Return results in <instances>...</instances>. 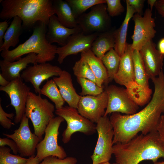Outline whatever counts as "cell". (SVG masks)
Masks as SVG:
<instances>
[{
    "label": "cell",
    "instance_id": "6da1fadb",
    "mask_svg": "<svg viewBox=\"0 0 164 164\" xmlns=\"http://www.w3.org/2000/svg\"><path fill=\"white\" fill-rule=\"evenodd\" d=\"M154 91L147 105L138 112L130 115L112 113L109 119L114 131L113 143L128 142L140 132L144 135L157 132L162 114L164 113V73L151 78Z\"/></svg>",
    "mask_w": 164,
    "mask_h": 164
},
{
    "label": "cell",
    "instance_id": "7a4b0ae2",
    "mask_svg": "<svg viewBox=\"0 0 164 164\" xmlns=\"http://www.w3.org/2000/svg\"><path fill=\"white\" fill-rule=\"evenodd\" d=\"M113 154L117 164H138L146 160L154 163L164 158V146L158 132L141 134L126 143L114 144Z\"/></svg>",
    "mask_w": 164,
    "mask_h": 164
},
{
    "label": "cell",
    "instance_id": "3957f363",
    "mask_svg": "<svg viewBox=\"0 0 164 164\" xmlns=\"http://www.w3.org/2000/svg\"><path fill=\"white\" fill-rule=\"evenodd\" d=\"M0 18L6 20L18 16L23 28L29 29L37 22L47 26L50 17L54 15L50 0H2Z\"/></svg>",
    "mask_w": 164,
    "mask_h": 164
},
{
    "label": "cell",
    "instance_id": "277c9868",
    "mask_svg": "<svg viewBox=\"0 0 164 164\" xmlns=\"http://www.w3.org/2000/svg\"><path fill=\"white\" fill-rule=\"evenodd\" d=\"M47 26L41 22L35 26L32 34L24 42L12 50L1 52V55L3 60L13 62L25 54L34 53L38 56V63L53 60L56 54L57 47L47 40Z\"/></svg>",
    "mask_w": 164,
    "mask_h": 164
},
{
    "label": "cell",
    "instance_id": "5b68a950",
    "mask_svg": "<svg viewBox=\"0 0 164 164\" xmlns=\"http://www.w3.org/2000/svg\"><path fill=\"white\" fill-rule=\"evenodd\" d=\"M55 108L53 104L40 94L29 93L25 115L31 120L34 133L41 139L50 120L54 118Z\"/></svg>",
    "mask_w": 164,
    "mask_h": 164
},
{
    "label": "cell",
    "instance_id": "8992f818",
    "mask_svg": "<svg viewBox=\"0 0 164 164\" xmlns=\"http://www.w3.org/2000/svg\"><path fill=\"white\" fill-rule=\"evenodd\" d=\"M55 114L62 117L67 123L66 128L62 134L63 143H68L72 135L79 132L86 135H90L96 132V125L89 119L81 115L77 109L69 106H63L56 109Z\"/></svg>",
    "mask_w": 164,
    "mask_h": 164
},
{
    "label": "cell",
    "instance_id": "52a82bcc",
    "mask_svg": "<svg viewBox=\"0 0 164 164\" xmlns=\"http://www.w3.org/2000/svg\"><path fill=\"white\" fill-rule=\"evenodd\" d=\"M98 134L97 142L91 157L92 164H100L108 162L113 154L114 131L107 116L101 118L96 123Z\"/></svg>",
    "mask_w": 164,
    "mask_h": 164
},
{
    "label": "cell",
    "instance_id": "ba28073f",
    "mask_svg": "<svg viewBox=\"0 0 164 164\" xmlns=\"http://www.w3.org/2000/svg\"><path fill=\"white\" fill-rule=\"evenodd\" d=\"M64 121L62 117L58 116L50 120L45 130L44 138L36 147V155L40 162L46 157L50 156L61 159L67 157L64 149L58 143L59 128L61 123Z\"/></svg>",
    "mask_w": 164,
    "mask_h": 164
},
{
    "label": "cell",
    "instance_id": "9c48e42d",
    "mask_svg": "<svg viewBox=\"0 0 164 164\" xmlns=\"http://www.w3.org/2000/svg\"><path fill=\"white\" fill-rule=\"evenodd\" d=\"M82 32L86 35L101 33L111 28V20L106 3L95 5L88 13H84L77 19Z\"/></svg>",
    "mask_w": 164,
    "mask_h": 164
},
{
    "label": "cell",
    "instance_id": "30bf717a",
    "mask_svg": "<svg viewBox=\"0 0 164 164\" xmlns=\"http://www.w3.org/2000/svg\"><path fill=\"white\" fill-rule=\"evenodd\" d=\"M152 11L147 8L143 16L137 13L133 15L132 20L135 26L132 36V47L134 50L139 51L146 43L152 40L156 32L155 19L152 17Z\"/></svg>",
    "mask_w": 164,
    "mask_h": 164
},
{
    "label": "cell",
    "instance_id": "8fae6325",
    "mask_svg": "<svg viewBox=\"0 0 164 164\" xmlns=\"http://www.w3.org/2000/svg\"><path fill=\"white\" fill-rule=\"evenodd\" d=\"M13 132L11 134L3 133V135L15 142L20 156L29 157L35 155L37 146L42 139L31 132L29 127V118L25 115L19 128Z\"/></svg>",
    "mask_w": 164,
    "mask_h": 164
},
{
    "label": "cell",
    "instance_id": "7c38bea8",
    "mask_svg": "<svg viewBox=\"0 0 164 164\" xmlns=\"http://www.w3.org/2000/svg\"><path fill=\"white\" fill-rule=\"evenodd\" d=\"M105 91L108 102L104 116L114 112L130 115L137 112L139 106L130 98L125 89L112 84L107 87Z\"/></svg>",
    "mask_w": 164,
    "mask_h": 164
},
{
    "label": "cell",
    "instance_id": "4fadbf2b",
    "mask_svg": "<svg viewBox=\"0 0 164 164\" xmlns=\"http://www.w3.org/2000/svg\"><path fill=\"white\" fill-rule=\"evenodd\" d=\"M30 90L21 77L11 81L6 87H0V91L8 95L10 100V104L15 109L14 121L16 124L20 122L25 114L26 102Z\"/></svg>",
    "mask_w": 164,
    "mask_h": 164
},
{
    "label": "cell",
    "instance_id": "5bb4252c",
    "mask_svg": "<svg viewBox=\"0 0 164 164\" xmlns=\"http://www.w3.org/2000/svg\"><path fill=\"white\" fill-rule=\"evenodd\" d=\"M108 102V95L105 91L96 96H81L77 109L82 116L96 123L104 116Z\"/></svg>",
    "mask_w": 164,
    "mask_h": 164
},
{
    "label": "cell",
    "instance_id": "9a60e30c",
    "mask_svg": "<svg viewBox=\"0 0 164 164\" xmlns=\"http://www.w3.org/2000/svg\"><path fill=\"white\" fill-rule=\"evenodd\" d=\"M60 67L49 63L36 64L27 67L21 74V78L33 86L35 92L41 94L40 86L44 80L53 76H58L62 72Z\"/></svg>",
    "mask_w": 164,
    "mask_h": 164
},
{
    "label": "cell",
    "instance_id": "2e32d148",
    "mask_svg": "<svg viewBox=\"0 0 164 164\" xmlns=\"http://www.w3.org/2000/svg\"><path fill=\"white\" fill-rule=\"evenodd\" d=\"M98 34L86 35L81 32L70 36L65 46L57 48L58 63H62L64 59L68 56L91 49L93 42Z\"/></svg>",
    "mask_w": 164,
    "mask_h": 164
},
{
    "label": "cell",
    "instance_id": "e0dca14e",
    "mask_svg": "<svg viewBox=\"0 0 164 164\" xmlns=\"http://www.w3.org/2000/svg\"><path fill=\"white\" fill-rule=\"evenodd\" d=\"M156 46L152 40L139 51L149 79L158 76L163 70L164 55L156 49Z\"/></svg>",
    "mask_w": 164,
    "mask_h": 164
},
{
    "label": "cell",
    "instance_id": "ac0fdd59",
    "mask_svg": "<svg viewBox=\"0 0 164 164\" xmlns=\"http://www.w3.org/2000/svg\"><path fill=\"white\" fill-rule=\"evenodd\" d=\"M47 26L48 29L46 37L48 41L51 44L58 43L62 46L66 44L70 36L82 32L79 26L73 28L65 26L59 21L57 16L54 14L50 18Z\"/></svg>",
    "mask_w": 164,
    "mask_h": 164
},
{
    "label": "cell",
    "instance_id": "d6986e66",
    "mask_svg": "<svg viewBox=\"0 0 164 164\" xmlns=\"http://www.w3.org/2000/svg\"><path fill=\"white\" fill-rule=\"evenodd\" d=\"M38 57L34 53L27 54L15 61L9 62L4 60L0 61V69L2 75L9 82L20 77V73L26 69L28 65L38 63Z\"/></svg>",
    "mask_w": 164,
    "mask_h": 164
},
{
    "label": "cell",
    "instance_id": "ffe728a7",
    "mask_svg": "<svg viewBox=\"0 0 164 164\" xmlns=\"http://www.w3.org/2000/svg\"><path fill=\"white\" fill-rule=\"evenodd\" d=\"M134 50L132 44L127 43L124 53L121 56L118 71L114 78L115 82L121 85L125 86L128 83L135 80L133 60Z\"/></svg>",
    "mask_w": 164,
    "mask_h": 164
},
{
    "label": "cell",
    "instance_id": "44dd1931",
    "mask_svg": "<svg viewBox=\"0 0 164 164\" xmlns=\"http://www.w3.org/2000/svg\"><path fill=\"white\" fill-rule=\"evenodd\" d=\"M53 79L58 86L65 101L69 106L77 109L81 96L76 92L70 73L63 70L58 77H53Z\"/></svg>",
    "mask_w": 164,
    "mask_h": 164
},
{
    "label": "cell",
    "instance_id": "7402d4cb",
    "mask_svg": "<svg viewBox=\"0 0 164 164\" xmlns=\"http://www.w3.org/2000/svg\"><path fill=\"white\" fill-rule=\"evenodd\" d=\"M81 57L88 63L97 80L98 86L102 87L103 84L108 82L107 70L101 59L97 57L91 49L81 53Z\"/></svg>",
    "mask_w": 164,
    "mask_h": 164
},
{
    "label": "cell",
    "instance_id": "603a6c76",
    "mask_svg": "<svg viewBox=\"0 0 164 164\" xmlns=\"http://www.w3.org/2000/svg\"><path fill=\"white\" fill-rule=\"evenodd\" d=\"M116 29L109 30L98 34L92 44L91 50L97 57L101 59L108 51L114 47Z\"/></svg>",
    "mask_w": 164,
    "mask_h": 164
},
{
    "label": "cell",
    "instance_id": "cb8c5ba5",
    "mask_svg": "<svg viewBox=\"0 0 164 164\" xmlns=\"http://www.w3.org/2000/svg\"><path fill=\"white\" fill-rule=\"evenodd\" d=\"M52 6L54 14L57 15L59 20L64 26L70 28L78 26L77 19L71 7L66 0H53Z\"/></svg>",
    "mask_w": 164,
    "mask_h": 164
},
{
    "label": "cell",
    "instance_id": "d4e9b609",
    "mask_svg": "<svg viewBox=\"0 0 164 164\" xmlns=\"http://www.w3.org/2000/svg\"><path fill=\"white\" fill-rule=\"evenodd\" d=\"M126 12L125 19L120 27L115 31V50L121 56L124 53L128 25L130 19L136 13L135 10L126 3Z\"/></svg>",
    "mask_w": 164,
    "mask_h": 164
},
{
    "label": "cell",
    "instance_id": "484cf974",
    "mask_svg": "<svg viewBox=\"0 0 164 164\" xmlns=\"http://www.w3.org/2000/svg\"><path fill=\"white\" fill-rule=\"evenodd\" d=\"M125 87L130 98L138 106H143L150 101L152 91L149 87H144L135 80L128 83Z\"/></svg>",
    "mask_w": 164,
    "mask_h": 164
},
{
    "label": "cell",
    "instance_id": "4316f807",
    "mask_svg": "<svg viewBox=\"0 0 164 164\" xmlns=\"http://www.w3.org/2000/svg\"><path fill=\"white\" fill-rule=\"evenodd\" d=\"M22 21L18 16L13 18L4 37L3 43L0 46V51L9 50L11 46L15 47L19 42L22 29Z\"/></svg>",
    "mask_w": 164,
    "mask_h": 164
},
{
    "label": "cell",
    "instance_id": "83f0119b",
    "mask_svg": "<svg viewBox=\"0 0 164 164\" xmlns=\"http://www.w3.org/2000/svg\"><path fill=\"white\" fill-rule=\"evenodd\" d=\"M135 81L142 86L149 88V79L139 51L134 50L133 53Z\"/></svg>",
    "mask_w": 164,
    "mask_h": 164
},
{
    "label": "cell",
    "instance_id": "f1b7e54d",
    "mask_svg": "<svg viewBox=\"0 0 164 164\" xmlns=\"http://www.w3.org/2000/svg\"><path fill=\"white\" fill-rule=\"evenodd\" d=\"M40 93L41 94L46 96L54 103L56 109L63 106L65 101L53 79L47 81L41 89Z\"/></svg>",
    "mask_w": 164,
    "mask_h": 164
},
{
    "label": "cell",
    "instance_id": "f546056e",
    "mask_svg": "<svg viewBox=\"0 0 164 164\" xmlns=\"http://www.w3.org/2000/svg\"><path fill=\"white\" fill-rule=\"evenodd\" d=\"M120 58L114 49L112 48L107 52L101 59L107 70L109 83L114 80L118 71Z\"/></svg>",
    "mask_w": 164,
    "mask_h": 164
},
{
    "label": "cell",
    "instance_id": "4dcf8cb0",
    "mask_svg": "<svg viewBox=\"0 0 164 164\" xmlns=\"http://www.w3.org/2000/svg\"><path fill=\"white\" fill-rule=\"evenodd\" d=\"M77 19L86 10L93 6L101 3H106V0H66Z\"/></svg>",
    "mask_w": 164,
    "mask_h": 164
},
{
    "label": "cell",
    "instance_id": "1f68e13d",
    "mask_svg": "<svg viewBox=\"0 0 164 164\" xmlns=\"http://www.w3.org/2000/svg\"><path fill=\"white\" fill-rule=\"evenodd\" d=\"M73 70V73L77 77H83L89 79L98 86L97 80L90 66L82 58L80 57V60L75 62Z\"/></svg>",
    "mask_w": 164,
    "mask_h": 164
},
{
    "label": "cell",
    "instance_id": "d6a6232c",
    "mask_svg": "<svg viewBox=\"0 0 164 164\" xmlns=\"http://www.w3.org/2000/svg\"><path fill=\"white\" fill-rule=\"evenodd\" d=\"M80 84L82 91L80 96H96L102 93L104 91L102 87L99 86L96 84L89 79L83 77H77Z\"/></svg>",
    "mask_w": 164,
    "mask_h": 164
},
{
    "label": "cell",
    "instance_id": "836d02e7",
    "mask_svg": "<svg viewBox=\"0 0 164 164\" xmlns=\"http://www.w3.org/2000/svg\"><path fill=\"white\" fill-rule=\"evenodd\" d=\"M11 149L5 146L0 147V164H26L28 158L10 153Z\"/></svg>",
    "mask_w": 164,
    "mask_h": 164
},
{
    "label": "cell",
    "instance_id": "e575fe53",
    "mask_svg": "<svg viewBox=\"0 0 164 164\" xmlns=\"http://www.w3.org/2000/svg\"><path fill=\"white\" fill-rule=\"evenodd\" d=\"M107 10L110 17L120 15L125 11V8L120 0H106Z\"/></svg>",
    "mask_w": 164,
    "mask_h": 164
},
{
    "label": "cell",
    "instance_id": "d590c367",
    "mask_svg": "<svg viewBox=\"0 0 164 164\" xmlns=\"http://www.w3.org/2000/svg\"><path fill=\"white\" fill-rule=\"evenodd\" d=\"M77 160L73 157H68L63 159L50 156L45 158L40 164H76Z\"/></svg>",
    "mask_w": 164,
    "mask_h": 164
},
{
    "label": "cell",
    "instance_id": "8d00e7d4",
    "mask_svg": "<svg viewBox=\"0 0 164 164\" xmlns=\"http://www.w3.org/2000/svg\"><path fill=\"white\" fill-rule=\"evenodd\" d=\"M0 101V124L4 128L10 129L15 124L11 119H12L15 116L13 113H8L6 112L3 109Z\"/></svg>",
    "mask_w": 164,
    "mask_h": 164
},
{
    "label": "cell",
    "instance_id": "74e56055",
    "mask_svg": "<svg viewBox=\"0 0 164 164\" xmlns=\"http://www.w3.org/2000/svg\"><path fill=\"white\" fill-rule=\"evenodd\" d=\"M144 0H126V3L131 6L135 11V13L143 15L144 13L143 9L144 7Z\"/></svg>",
    "mask_w": 164,
    "mask_h": 164
},
{
    "label": "cell",
    "instance_id": "f35d334b",
    "mask_svg": "<svg viewBox=\"0 0 164 164\" xmlns=\"http://www.w3.org/2000/svg\"><path fill=\"white\" fill-rule=\"evenodd\" d=\"M6 145L9 147L15 154L16 155L19 152L17 145L14 140L8 138H1L0 146H5Z\"/></svg>",
    "mask_w": 164,
    "mask_h": 164
},
{
    "label": "cell",
    "instance_id": "ab89813d",
    "mask_svg": "<svg viewBox=\"0 0 164 164\" xmlns=\"http://www.w3.org/2000/svg\"><path fill=\"white\" fill-rule=\"evenodd\" d=\"M8 27V23L6 20L0 22V46L3 43L4 37Z\"/></svg>",
    "mask_w": 164,
    "mask_h": 164
},
{
    "label": "cell",
    "instance_id": "60d3db41",
    "mask_svg": "<svg viewBox=\"0 0 164 164\" xmlns=\"http://www.w3.org/2000/svg\"><path fill=\"white\" fill-rule=\"evenodd\" d=\"M157 132L164 146V114L161 116L158 127Z\"/></svg>",
    "mask_w": 164,
    "mask_h": 164
},
{
    "label": "cell",
    "instance_id": "b9f144b4",
    "mask_svg": "<svg viewBox=\"0 0 164 164\" xmlns=\"http://www.w3.org/2000/svg\"><path fill=\"white\" fill-rule=\"evenodd\" d=\"M154 6L158 13L163 18L164 22V0H156Z\"/></svg>",
    "mask_w": 164,
    "mask_h": 164
},
{
    "label": "cell",
    "instance_id": "7bdbcfd3",
    "mask_svg": "<svg viewBox=\"0 0 164 164\" xmlns=\"http://www.w3.org/2000/svg\"><path fill=\"white\" fill-rule=\"evenodd\" d=\"M40 162L36 155H34L28 158L26 164H40Z\"/></svg>",
    "mask_w": 164,
    "mask_h": 164
},
{
    "label": "cell",
    "instance_id": "ee69618b",
    "mask_svg": "<svg viewBox=\"0 0 164 164\" xmlns=\"http://www.w3.org/2000/svg\"><path fill=\"white\" fill-rule=\"evenodd\" d=\"M158 47L160 53L164 55V37L162 38L159 42Z\"/></svg>",
    "mask_w": 164,
    "mask_h": 164
},
{
    "label": "cell",
    "instance_id": "f6af8a7d",
    "mask_svg": "<svg viewBox=\"0 0 164 164\" xmlns=\"http://www.w3.org/2000/svg\"><path fill=\"white\" fill-rule=\"evenodd\" d=\"M10 82L7 80L0 73V85L2 87H5L8 85Z\"/></svg>",
    "mask_w": 164,
    "mask_h": 164
},
{
    "label": "cell",
    "instance_id": "bcb514c9",
    "mask_svg": "<svg viewBox=\"0 0 164 164\" xmlns=\"http://www.w3.org/2000/svg\"><path fill=\"white\" fill-rule=\"evenodd\" d=\"M156 1V0H147V3L150 6V9L152 11L153 8Z\"/></svg>",
    "mask_w": 164,
    "mask_h": 164
},
{
    "label": "cell",
    "instance_id": "7dc6e473",
    "mask_svg": "<svg viewBox=\"0 0 164 164\" xmlns=\"http://www.w3.org/2000/svg\"><path fill=\"white\" fill-rule=\"evenodd\" d=\"M154 164H164V161L159 162H156L154 163Z\"/></svg>",
    "mask_w": 164,
    "mask_h": 164
},
{
    "label": "cell",
    "instance_id": "c3c4849f",
    "mask_svg": "<svg viewBox=\"0 0 164 164\" xmlns=\"http://www.w3.org/2000/svg\"><path fill=\"white\" fill-rule=\"evenodd\" d=\"M117 164L116 163V162L114 163H110L109 162H105V163H101V164Z\"/></svg>",
    "mask_w": 164,
    "mask_h": 164
}]
</instances>
